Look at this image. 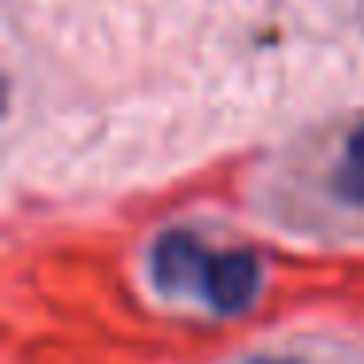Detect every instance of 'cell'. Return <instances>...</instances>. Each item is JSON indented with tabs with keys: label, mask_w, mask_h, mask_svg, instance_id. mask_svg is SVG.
Masks as SVG:
<instances>
[{
	"label": "cell",
	"mask_w": 364,
	"mask_h": 364,
	"mask_svg": "<svg viewBox=\"0 0 364 364\" xmlns=\"http://www.w3.org/2000/svg\"><path fill=\"white\" fill-rule=\"evenodd\" d=\"M149 282L161 298H192L215 317H239L259 301L262 259L247 247L215 251L196 231H161L149 247Z\"/></svg>",
	"instance_id": "6da1fadb"
},
{
	"label": "cell",
	"mask_w": 364,
	"mask_h": 364,
	"mask_svg": "<svg viewBox=\"0 0 364 364\" xmlns=\"http://www.w3.org/2000/svg\"><path fill=\"white\" fill-rule=\"evenodd\" d=\"M329 188L341 204L364 208V126H356L353 134H348L345 153H341V161L333 165Z\"/></svg>",
	"instance_id": "7a4b0ae2"
},
{
	"label": "cell",
	"mask_w": 364,
	"mask_h": 364,
	"mask_svg": "<svg viewBox=\"0 0 364 364\" xmlns=\"http://www.w3.org/2000/svg\"><path fill=\"white\" fill-rule=\"evenodd\" d=\"M247 364H306V360H294V356H255Z\"/></svg>",
	"instance_id": "3957f363"
}]
</instances>
